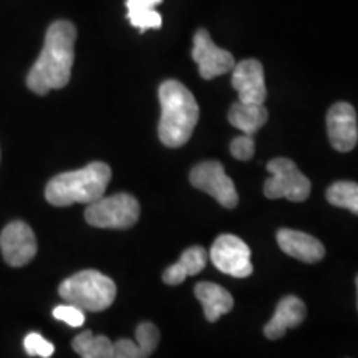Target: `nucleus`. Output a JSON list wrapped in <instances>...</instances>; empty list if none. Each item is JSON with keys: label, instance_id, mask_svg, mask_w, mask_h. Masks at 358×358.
Wrapping results in <instances>:
<instances>
[{"label": "nucleus", "instance_id": "6ab92c4d", "mask_svg": "<svg viewBox=\"0 0 358 358\" xmlns=\"http://www.w3.org/2000/svg\"><path fill=\"white\" fill-rule=\"evenodd\" d=\"M73 350L83 358H113V342L105 335L85 330L73 338Z\"/></svg>", "mask_w": 358, "mask_h": 358}, {"label": "nucleus", "instance_id": "0eeeda50", "mask_svg": "<svg viewBox=\"0 0 358 358\" xmlns=\"http://www.w3.org/2000/svg\"><path fill=\"white\" fill-rule=\"evenodd\" d=\"M189 181L194 187L213 196L222 208L234 209L239 203L234 182L219 161H204L196 164L189 174Z\"/></svg>", "mask_w": 358, "mask_h": 358}, {"label": "nucleus", "instance_id": "4be33fe9", "mask_svg": "<svg viewBox=\"0 0 358 358\" xmlns=\"http://www.w3.org/2000/svg\"><path fill=\"white\" fill-rule=\"evenodd\" d=\"M24 347L25 352L29 357H42V358H48L53 355L55 352V347L53 343L45 340L40 334H29L24 340Z\"/></svg>", "mask_w": 358, "mask_h": 358}, {"label": "nucleus", "instance_id": "dca6fc26", "mask_svg": "<svg viewBox=\"0 0 358 358\" xmlns=\"http://www.w3.org/2000/svg\"><path fill=\"white\" fill-rule=\"evenodd\" d=\"M208 252L201 245L186 249L179 257V261L163 272V282L168 285H179L186 280V277L199 274L208 264Z\"/></svg>", "mask_w": 358, "mask_h": 358}, {"label": "nucleus", "instance_id": "f8f14e48", "mask_svg": "<svg viewBox=\"0 0 358 358\" xmlns=\"http://www.w3.org/2000/svg\"><path fill=\"white\" fill-rule=\"evenodd\" d=\"M231 71L232 87L239 93V101L264 105L267 100V88L261 62L249 58L236 64Z\"/></svg>", "mask_w": 358, "mask_h": 358}, {"label": "nucleus", "instance_id": "2eb2a0df", "mask_svg": "<svg viewBox=\"0 0 358 358\" xmlns=\"http://www.w3.org/2000/svg\"><path fill=\"white\" fill-rule=\"evenodd\" d=\"M196 299L204 308V315L209 322H217L219 317L226 315L234 307V299L221 285L213 282H199L194 289Z\"/></svg>", "mask_w": 358, "mask_h": 358}, {"label": "nucleus", "instance_id": "393cba45", "mask_svg": "<svg viewBox=\"0 0 358 358\" xmlns=\"http://www.w3.org/2000/svg\"><path fill=\"white\" fill-rule=\"evenodd\" d=\"M145 353L138 347L136 342L128 338H120L113 343V358H143Z\"/></svg>", "mask_w": 358, "mask_h": 358}, {"label": "nucleus", "instance_id": "9d476101", "mask_svg": "<svg viewBox=\"0 0 358 358\" xmlns=\"http://www.w3.org/2000/svg\"><path fill=\"white\" fill-rule=\"evenodd\" d=\"M0 249L8 266L22 267L32 262L37 254V239L32 227L24 221L7 224L0 234Z\"/></svg>", "mask_w": 358, "mask_h": 358}, {"label": "nucleus", "instance_id": "7ed1b4c3", "mask_svg": "<svg viewBox=\"0 0 358 358\" xmlns=\"http://www.w3.org/2000/svg\"><path fill=\"white\" fill-rule=\"evenodd\" d=\"M110 179L111 169L108 164L95 161L77 171L53 176L45 187V198L57 208L77 203L90 204L105 196Z\"/></svg>", "mask_w": 358, "mask_h": 358}, {"label": "nucleus", "instance_id": "20e7f679", "mask_svg": "<svg viewBox=\"0 0 358 358\" xmlns=\"http://www.w3.org/2000/svg\"><path fill=\"white\" fill-rule=\"evenodd\" d=\"M58 294L69 303L82 308L83 312H103L115 302L116 285L110 277L88 268L62 282Z\"/></svg>", "mask_w": 358, "mask_h": 358}, {"label": "nucleus", "instance_id": "f3484780", "mask_svg": "<svg viewBox=\"0 0 358 358\" xmlns=\"http://www.w3.org/2000/svg\"><path fill=\"white\" fill-rule=\"evenodd\" d=\"M227 120L232 127L241 129L244 134L257 133L268 120V111L264 105L257 103H243L237 101L231 106Z\"/></svg>", "mask_w": 358, "mask_h": 358}, {"label": "nucleus", "instance_id": "5701e85b", "mask_svg": "<svg viewBox=\"0 0 358 358\" xmlns=\"http://www.w3.org/2000/svg\"><path fill=\"white\" fill-rule=\"evenodd\" d=\"M53 317L57 320L64 322L70 327H80L85 322V313L80 307L73 303H66V306H58L53 308Z\"/></svg>", "mask_w": 358, "mask_h": 358}, {"label": "nucleus", "instance_id": "1a4fd4ad", "mask_svg": "<svg viewBox=\"0 0 358 358\" xmlns=\"http://www.w3.org/2000/svg\"><path fill=\"white\" fill-rule=\"evenodd\" d=\"M192 60L199 66L204 80H213L234 69L236 60L231 52L222 50L211 40L208 30L199 29L192 40Z\"/></svg>", "mask_w": 358, "mask_h": 358}, {"label": "nucleus", "instance_id": "4468645a", "mask_svg": "<svg viewBox=\"0 0 358 358\" xmlns=\"http://www.w3.org/2000/svg\"><path fill=\"white\" fill-rule=\"evenodd\" d=\"M307 307L299 297L287 295L277 303L274 317L264 327V335L268 340L282 338L289 329H295L306 320Z\"/></svg>", "mask_w": 358, "mask_h": 358}, {"label": "nucleus", "instance_id": "9b49d317", "mask_svg": "<svg viewBox=\"0 0 358 358\" xmlns=\"http://www.w3.org/2000/svg\"><path fill=\"white\" fill-rule=\"evenodd\" d=\"M327 133L330 145L340 153H348L358 143L357 111L350 103L338 101L327 113Z\"/></svg>", "mask_w": 358, "mask_h": 358}, {"label": "nucleus", "instance_id": "b1692460", "mask_svg": "<svg viewBox=\"0 0 358 358\" xmlns=\"http://www.w3.org/2000/svg\"><path fill=\"white\" fill-rule=\"evenodd\" d=\"M231 153L236 159L248 161L254 156V140L250 134L237 136L231 143Z\"/></svg>", "mask_w": 358, "mask_h": 358}, {"label": "nucleus", "instance_id": "6e6552de", "mask_svg": "<svg viewBox=\"0 0 358 358\" xmlns=\"http://www.w3.org/2000/svg\"><path fill=\"white\" fill-rule=\"evenodd\" d=\"M209 259L214 267L237 279L249 277L254 271L249 245L241 237L232 234H222L214 241Z\"/></svg>", "mask_w": 358, "mask_h": 358}, {"label": "nucleus", "instance_id": "f257e3e1", "mask_svg": "<svg viewBox=\"0 0 358 358\" xmlns=\"http://www.w3.org/2000/svg\"><path fill=\"white\" fill-rule=\"evenodd\" d=\"M75 42L77 27L69 20L53 22L45 34L42 52L27 75V87L42 96L66 87L75 60Z\"/></svg>", "mask_w": 358, "mask_h": 358}, {"label": "nucleus", "instance_id": "ddd939ff", "mask_svg": "<svg viewBox=\"0 0 358 358\" xmlns=\"http://www.w3.org/2000/svg\"><path fill=\"white\" fill-rule=\"evenodd\" d=\"M277 243L285 254L302 262L315 264L324 259L325 248L319 239L302 231L280 229L277 232Z\"/></svg>", "mask_w": 358, "mask_h": 358}, {"label": "nucleus", "instance_id": "39448f33", "mask_svg": "<svg viewBox=\"0 0 358 358\" xmlns=\"http://www.w3.org/2000/svg\"><path fill=\"white\" fill-rule=\"evenodd\" d=\"M85 219L90 226L100 229H129L140 219V203L127 192L101 196L88 204Z\"/></svg>", "mask_w": 358, "mask_h": 358}, {"label": "nucleus", "instance_id": "f03ea898", "mask_svg": "<svg viewBox=\"0 0 358 358\" xmlns=\"http://www.w3.org/2000/svg\"><path fill=\"white\" fill-rule=\"evenodd\" d=\"M161 118L158 134L168 148H179L189 141L199 120V106L192 93L181 82L166 80L159 85Z\"/></svg>", "mask_w": 358, "mask_h": 358}, {"label": "nucleus", "instance_id": "423d86ee", "mask_svg": "<svg viewBox=\"0 0 358 358\" xmlns=\"http://www.w3.org/2000/svg\"><path fill=\"white\" fill-rule=\"evenodd\" d=\"M267 171L271 178L264 185V194L268 199L285 198L294 203H302L310 196V181L299 171L297 164L287 158H274L268 161Z\"/></svg>", "mask_w": 358, "mask_h": 358}, {"label": "nucleus", "instance_id": "aec40b11", "mask_svg": "<svg viewBox=\"0 0 358 358\" xmlns=\"http://www.w3.org/2000/svg\"><path fill=\"white\" fill-rule=\"evenodd\" d=\"M327 201L335 208L347 209L358 216V182L337 181L325 192Z\"/></svg>", "mask_w": 358, "mask_h": 358}, {"label": "nucleus", "instance_id": "412c9836", "mask_svg": "<svg viewBox=\"0 0 358 358\" xmlns=\"http://www.w3.org/2000/svg\"><path fill=\"white\" fill-rule=\"evenodd\" d=\"M136 343L145 353V357H150L156 350L159 343V330L156 329L151 322H143L136 327Z\"/></svg>", "mask_w": 358, "mask_h": 358}, {"label": "nucleus", "instance_id": "a211bd4d", "mask_svg": "<svg viewBox=\"0 0 358 358\" xmlns=\"http://www.w3.org/2000/svg\"><path fill=\"white\" fill-rule=\"evenodd\" d=\"M159 2L163 0H127L129 24L140 29L141 34L146 32L148 29H159L163 19L155 10Z\"/></svg>", "mask_w": 358, "mask_h": 358}, {"label": "nucleus", "instance_id": "a878e982", "mask_svg": "<svg viewBox=\"0 0 358 358\" xmlns=\"http://www.w3.org/2000/svg\"><path fill=\"white\" fill-rule=\"evenodd\" d=\"M355 284H357V295H358V275H357V279H355ZM357 307H358V297H357Z\"/></svg>", "mask_w": 358, "mask_h": 358}]
</instances>
